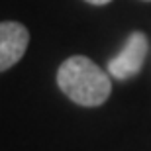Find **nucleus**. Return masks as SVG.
I'll list each match as a JSON object with an SVG mask.
<instances>
[{
    "mask_svg": "<svg viewBox=\"0 0 151 151\" xmlns=\"http://www.w3.org/2000/svg\"><path fill=\"white\" fill-rule=\"evenodd\" d=\"M147 57V35L143 32H134L126 39V45L116 57L108 61V73L118 81L132 78L141 71Z\"/></svg>",
    "mask_w": 151,
    "mask_h": 151,
    "instance_id": "obj_2",
    "label": "nucleus"
},
{
    "mask_svg": "<svg viewBox=\"0 0 151 151\" xmlns=\"http://www.w3.org/2000/svg\"><path fill=\"white\" fill-rule=\"evenodd\" d=\"M90 4H96V6H102V4H108V2H112V0H86Z\"/></svg>",
    "mask_w": 151,
    "mask_h": 151,
    "instance_id": "obj_4",
    "label": "nucleus"
},
{
    "mask_svg": "<svg viewBox=\"0 0 151 151\" xmlns=\"http://www.w3.org/2000/svg\"><path fill=\"white\" fill-rule=\"evenodd\" d=\"M57 84L63 94L81 106H100L112 92V83L106 71L84 55H73L61 63Z\"/></svg>",
    "mask_w": 151,
    "mask_h": 151,
    "instance_id": "obj_1",
    "label": "nucleus"
},
{
    "mask_svg": "<svg viewBox=\"0 0 151 151\" xmlns=\"http://www.w3.org/2000/svg\"><path fill=\"white\" fill-rule=\"evenodd\" d=\"M29 32L20 22H0V73L14 67L24 57Z\"/></svg>",
    "mask_w": 151,
    "mask_h": 151,
    "instance_id": "obj_3",
    "label": "nucleus"
}]
</instances>
